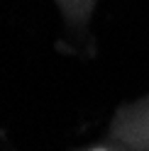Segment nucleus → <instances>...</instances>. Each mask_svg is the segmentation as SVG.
Segmentation results:
<instances>
[{
    "instance_id": "3",
    "label": "nucleus",
    "mask_w": 149,
    "mask_h": 151,
    "mask_svg": "<svg viewBox=\"0 0 149 151\" xmlns=\"http://www.w3.org/2000/svg\"><path fill=\"white\" fill-rule=\"evenodd\" d=\"M86 151H137V149L129 146V144H125V141H120V139H115V137H108L105 141H100V144L90 146Z\"/></svg>"
},
{
    "instance_id": "1",
    "label": "nucleus",
    "mask_w": 149,
    "mask_h": 151,
    "mask_svg": "<svg viewBox=\"0 0 149 151\" xmlns=\"http://www.w3.org/2000/svg\"><path fill=\"white\" fill-rule=\"evenodd\" d=\"M108 137H115L137 151H149V95L120 105L113 115Z\"/></svg>"
},
{
    "instance_id": "2",
    "label": "nucleus",
    "mask_w": 149,
    "mask_h": 151,
    "mask_svg": "<svg viewBox=\"0 0 149 151\" xmlns=\"http://www.w3.org/2000/svg\"><path fill=\"white\" fill-rule=\"evenodd\" d=\"M95 3L98 0H56L64 22L73 32H83L88 27L93 10H95Z\"/></svg>"
}]
</instances>
